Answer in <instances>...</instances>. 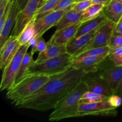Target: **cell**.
<instances>
[{
	"instance_id": "2",
	"label": "cell",
	"mask_w": 122,
	"mask_h": 122,
	"mask_svg": "<svg viewBox=\"0 0 122 122\" xmlns=\"http://www.w3.org/2000/svg\"><path fill=\"white\" fill-rule=\"evenodd\" d=\"M87 91L88 89L85 83L82 81L58 101L54 111L50 114L49 120L58 121L67 118L78 117L79 100L82 95Z\"/></svg>"
},
{
	"instance_id": "9",
	"label": "cell",
	"mask_w": 122,
	"mask_h": 122,
	"mask_svg": "<svg viewBox=\"0 0 122 122\" xmlns=\"http://www.w3.org/2000/svg\"><path fill=\"white\" fill-rule=\"evenodd\" d=\"M82 81L85 82L88 91L110 97L113 94V91L107 82L97 71L86 73Z\"/></svg>"
},
{
	"instance_id": "4",
	"label": "cell",
	"mask_w": 122,
	"mask_h": 122,
	"mask_svg": "<svg viewBox=\"0 0 122 122\" xmlns=\"http://www.w3.org/2000/svg\"><path fill=\"white\" fill-rule=\"evenodd\" d=\"M71 61L72 56L66 52L41 63L35 62L30 68L29 73L52 76L66 71L71 67Z\"/></svg>"
},
{
	"instance_id": "30",
	"label": "cell",
	"mask_w": 122,
	"mask_h": 122,
	"mask_svg": "<svg viewBox=\"0 0 122 122\" xmlns=\"http://www.w3.org/2000/svg\"><path fill=\"white\" fill-rule=\"evenodd\" d=\"M92 4V0H85V1H82L80 2H75V5H74L73 9L74 10L76 11L77 12H84L89 6Z\"/></svg>"
},
{
	"instance_id": "18",
	"label": "cell",
	"mask_w": 122,
	"mask_h": 122,
	"mask_svg": "<svg viewBox=\"0 0 122 122\" xmlns=\"http://www.w3.org/2000/svg\"><path fill=\"white\" fill-rule=\"evenodd\" d=\"M108 20H109L106 17L102 12V14L97 17L82 23L77 29L75 37H79L81 35L89 33L94 30L98 29Z\"/></svg>"
},
{
	"instance_id": "10",
	"label": "cell",
	"mask_w": 122,
	"mask_h": 122,
	"mask_svg": "<svg viewBox=\"0 0 122 122\" xmlns=\"http://www.w3.org/2000/svg\"><path fill=\"white\" fill-rule=\"evenodd\" d=\"M115 26V23L110 20H108L107 22L103 24L98 29L95 36L92 39L89 45L82 52L95 48L108 46V41L114 32Z\"/></svg>"
},
{
	"instance_id": "21",
	"label": "cell",
	"mask_w": 122,
	"mask_h": 122,
	"mask_svg": "<svg viewBox=\"0 0 122 122\" xmlns=\"http://www.w3.org/2000/svg\"><path fill=\"white\" fill-rule=\"evenodd\" d=\"M33 55L31 52H27L25 54L20 64L16 78L15 79L14 85L17 84L27 75L30 74L29 73V69L30 67L35 63V61L33 59Z\"/></svg>"
},
{
	"instance_id": "3",
	"label": "cell",
	"mask_w": 122,
	"mask_h": 122,
	"mask_svg": "<svg viewBox=\"0 0 122 122\" xmlns=\"http://www.w3.org/2000/svg\"><path fill=\"white\" fill-rule=\"evenodd\" d=\"M51 76L30 73L7 90L6 97L14 105L34 94L48 81Z\"/></svg>"
},
{
	"instance_id": "5",
	"label": "cell",
	"mask_w": 122,
	"mask_h": 122,
	"mask_svg": "<svg viewBox=\"0 0 122 122\" xmlns=\"http://www.w3.org/2000/svg\"><path fill=\"white\" fill-rule=\"evenodd\" d=\"M29 48V46L28 44L21 45L13 60L3 70L2 80L0 85V89L1 91L5 89L8 90L14 86L20 64Z\"/></svg>"
},
{
	"instance_id": "23",
	"label": "cell",
	"mask_w": 122,
	"mask_h": 122,
	"mask_svg": "<svg viewBox=\"0 0 122 122\" xmlns=\"http://www.w3.org/2000/svg\"><path fill=\"white\" fill-rule=\"evenodd\" d=\"M104 7L103 5L100 4H92L83 13L81 22H85L100 15L102 13Z\"/></svg>"
},
{
	"instance_id": "29",
	"label": "cell",
	"mask_w": 122,
	"mask_h": 122,
	"mask_svg": "<svg viewBox=\"0 0 122 122\" xmlns=\"http://www.w3.org/2000/svg\"><path fill=\"white\" fill-rule=\"evenodd\" d=\"M75 4V0H60L54 11L71 10Z\"/></svg>"
},
{
	"instance_id": "7",
	"label": "cell",
	"mask_w": 122,
	"mask_h": 122,
	"mask_svg": "<svg viewBox=\"0 0 122 122\" xmlns=\"http://www.w3.org/2000/svg\"><path fill=\"white\" fill-rule=\"evenodd\" d=\"M97 72L114 91L122 80V66H117L106 57L98 66Z\"/></svg>"
},
{
	"instance_id": "40",
	"label": "cell",
	"mask_w": 122,
	"mask_h": 122,
	"mask_svg": "<svg viewBox=\"0 0 122 122\" xmlns=\"http://www.w3.org/2000/svg\"><path fill=\"white\" fill-rule=\"evenodd\" d=\"M116 1H117V2H120V3L122 4V0H116Z\"/></svg>"
},
{
	"instance_id": "25",
	"label": "cell",
	"mask_w": 122,
	"mask_h": 122,
	"mask_svg": "<svg viewBox=\"0 0 122 122\" xmlns=\"http://www.w3.org/2000/svg\"><path fill=\"white\" fill-rule=\"evenodd\" d=\"M60 1V0H46L45 1L42 6L37 12L36 15L35 17V20H37L41 18L44 17L48 14L53 11Z\"/></svg>"
},
{
	"instance_id": "37",
	"label": "cell",
	"mask_w": 122,
	"mask_h": 122,
	"mask_svg": "<svg viewBox=\"0 0 122 122\" xmlns=\"http://www.w3.org/2000/svg\"><path fill=\"white\" fill-rule=\"evenodd\" d=\"M29 1L30 0H17L18 7H19L20 10H21L23 8H25L26 5L27 4V2Z\"/></svg>"
},
{
	"instance_id": "16",
	"label": "cell",
	"mask_w": 122,
	"mask_h": 122,
	"mask_svg": "<svg viewBox=\"0 0 122 122\" xmlns=\"http://www.w3.org/2000/svg\"><path fill=\"white\" fill-rule=\"evenodd\" d=\"M82 22H78L58 31H56L48 42L57 45H66L75 36Z\"/></svg>"
},
{
	"instance_id": "19",
	"label": "cell",
	"mask_w": 122,
	"mask_h": 122,
	"mask_svg": "<svg viewBox=\"0 0 122 122\" xmlns=\"http://www.w3.org/2000/svg\"><path fill=\"white\" fill-rule=\"evenodd\" d=\"M104 14L110 21L117 23L122 17V4L112 0L103 8Z\"/></svg>"
},
{
	"instance_id": "41",
	"label": "cell",
	"mask_w": 122,
	"mask_h": 122,
	"mask_svg": "<svg viewBox=\"0 0 122 122\" xmlns=\"http://www.w3.org/2000/svg\"><path fill=\"white\" fill-rule=\"evenodd\" d=\"M46 1V0H45V1Z\"/></svg>"
},
{
	"instance_id": "1",
	"label": "cell",
	"mask_w": 122,
	"mask_h": 122,
	"mask_svg": "<svg viewBox=\"0 0 122 122\" xmlns=\"http://www.w3.org/2000/svg\"><path fill=\"white\" fill-rule=\"evenodd\" d=\"M86 74L83 70L70 67L63 72L51 76L50 81L40 89L14 106L42 112L54 109L58 101L82 81Z\"/></svg>"
},
{
	"instance_id": "20",
	"label": "cell",
	"mask_w": 122,
	"mask_h": 122,
	"mask_svg": "<svg viewBox=\"0 0 122 122\" xmlns=\"http://www.w3.org/2000/svg\"><path fill=\"white\" fill-rule=\"evenodd\" d=\"M83 12L80 13L71 9L68 11L63 15L59 22L56 25V30L58 31L74 24L81 21Z\"/></svg>"
},
{
	"instance_id": "38",
	"label": "cell",
	"mask_w": 122,
	"mask_h": 122,
	"mask_svg": "<svg viewBox=\"0 0 122 122\" xmlns=\"http://www.w3.org/2000/svg\"><path fill=\"white\" fill-rule=\"evenodd\" d=\"M112 0H92V4H100L104 6L108 5Z\"/></svg>"
},
{
	"instance_id": "39",
	"label": "cell",
	"mask_w": 122,
	"mask_h": 122,
	"mask_svg": "<svg viewBox=\"0 0 122 122\" xmlns=\"http://www.w3.org/2000/svg\"><path fill=\"white\" fill-rule=\"evenodd\" d=\"M85 1V0H75V2H80V1Z\"/></svg>"
},
{
	"instance_id": "28",
	"label": "cell",
	"mask_w": 122,
	"mask_h": 122,
	"mask_svg": "<svg viewBox=\"0 0 122 122\" xmlns=\"http://www.w3.org/2000/svg\"><path fill=\"white\" fill-rule=\"evenodd\" d=\"M108 46L110 49H114L122 46V34L113 32L108 41Z\"/></svg>"
},
{
	"instance_id": "35",
	"label": "cell",
	"mask_w": 122,
	"mask_h": 122,
	"mask_svg": "<svg viewBox=\"0 0 122 122\" xmlns=\"http://www.w3.org/2000/svg\"><path fill=\"white\" fill-rule=\"evenodd\" d=\"M114 32L116 33L122 34V17L121 18L119 22L116 24V26L114 27Z\"/></svg>"
},
{
	"instance_id": "15",
	"label": "cell",
	"mask_w": 122,
	"mask_h": 122,
	"mask_svg": "<svg viewBox=\"0 0 122 122\" xmlns=\"http://www.w3.org/2000/svg\"><path fill=\"white\" fill-rule=\"evenodd\" d=\"M17 0H11V7L2 30L0 32V47H2L10 36L15 23L17 15L20 11Z\"/></svg>"
},
{
	"instance_id": "32",
	"label": "cell",
	"mask_w": 122,
	"mask_h": 122,
	"mask_svg": "<svg viewBox=\"0 0 122 122\" xmlns=\"http://www.w3.org/2000/svg\"><path fill=\"white\" fill-rule=\"evenodd\" d=\"M47 44L45 41V39L42 38V36L39 37L38 38V42H37V46H36V52H40L42 51H44L46 48Z\"/></svg>"
},
{
	"instance_id": "24",
	"label": "cell",
	"mask_w": 122,
	"mask_h": 122,
	"mask_svg": "<svg viewBox=\"0 0 122 122\" xmlns=\"http://www.w3.org/2000/svg\"><path fill=\"white\" fill-rule=\"evenodd\" d=\"M110 50V48L108 46L95 48L81 52L76 56L72 57V58H80L85 56H100V57H107L109 54Z\"/></svg>"
},
{
	"instance_id": "22",
	"label": "cell",
	"mask_w": 122,
	"mask_h": 122,
	"mask_svg": "<svg viewBox=\"0 0 122 122\" xmlns=\"http://www.w3.org/2000/svg\"><path fill=\"white\" fill-rule=\"evenodd\" d=\"M35 18H34L26 25L22 32L17 36L18 40L21 46L28 44L29 41L35 36Z\"/></svg>"
},
{
	"instance_id": "12",
	"label": "cell",
	"mask_w": 122,
	"mask_h": 122,
	"mask_svg": "<svg viewBox=\"0 0 122 122\" xmlns=\"http://www.w3.org/2000/svg\"><path fill=\"white\" fill-rule=\"evenodd\" d=\"M21 46L18 38L10 35L0 50V68L3 70L10 63Z\"/></svg>"
},
{
	"instance_id": "11",
	"label": "cell",
	"mask_w": 122,
	"mask_h": 122,
	"mask_svg": "<svg viewBox=\"0 0 122 122\" xmlns=\"http://www.w3.org/2000/svg\"><path fill=\"white\" fill-rule=\"evenodd\" d=\"M70 10L53 11L47 15L35 21V36L38 38L42 36L43 35L53 26H56L61 18L66 12Z\"/></svg>"
},
{
	"instance_id": "26",
	"label": "cell",
	"mask_w": 122,
	"mask_h": 122,
	"mask_svg": "<svg viewBox=\"0 0 122 122\" xmlns=\"http://www.w3.org/2000/svg\"><path fill=\"white\" fill-rule=\"evenodd\" d=\"M108 97L87 91L81 97L79 104H88L107 100Z\"/></svg>"
},
{
	"instance_id": "14",
	"label": "cell",
	"mask_w": 122,
	"mask_h": 122,
	"mask_svg": "<svg viewBox=\"0 0 122 122\" xmlns=\"http://www.w3.org/2000/svg\"><path fill=\"white\" fill-rule=\"evenodd\" d=\"M106 57L100 56H85L72 58L71 66L83 70L86 73L97 71L98 66Z\"/></svg>"
},
{
	"instance_id": "33",
	"label": "cell",
	"mask_w": 122,
	"mask_h": 122,
	"mask_svg": "<svg viewBox=\"0 0 122 122\" xmlns=\"http://www.w3.org/2000/svg\"><path fill=\"white\" fill-rule=\"evenodd\" d=\"M38 37L35 36L33 38H32L29 42H28V45L29 48H31L30 52H32V54H34L36 52V46H37V42H38Z\"/></svg>"
},
{
	"instance_id": "27",
	"label": "cell",
	"mask_w": 122,
	"mask_h": 122,
	"mask_svg": "<svg viewBox=\"0 0 122 122\" xmlns=\"http://www.w3.org/2000/svg\"><path fill=\"white\" fill-rule=\"evenodd\" d=\"M107 57L116 65L122 66V46L117 48L110 49Z\"/></svg>"
},
{
	"instance_id": "6",
	"label": "cell",
	"mask_w": 122,
	"mask_h": 122,
	"mask_svg": "<svg viewBox=\"0 0 122 122\" xmlns=\"http://www.w3.org/2000/svg\"><path fill=\"white\" fill-rule=\"evenodd\" d=\"M44 2L45 0H30L18 13L11 35L17 37L26 25L34 19Z\"/></svg>"
},
{
	"instance_id": "31",
	"label": "cell",
	"mask_w": 122,
	"mask_h": 122,
	"mask_svg": "<svg viewBox=\"0 0 122 122\" xmlns=\"http://www.w3.org/2000/svg\"><path fill=\"white\" fill-rule=\"evenodd\" d=\"M108 101L113 107L117 108L121 106L122 104V98L117 94H113L108 97Z\"/></svg>"
},
{
	"instance_id": "36",
	"label": "cell",
	"mask_w": 122,
	"mask_h": 122,
	"mask_svg": "<svg viewBox=\"0 0 122 122\" xmlns=\"http://www.w3.org/2000/svg\"><path fill=\"white\" fill-rule=\"evenodd\" d=\"M113 94H117L122 98V80L120 81L117 86L116 88V89L113 91Z\"/></svg>"
},
{
	"instance_id": "34",
	"label": "cell",
	"mask_w": 122,
	"mask_h": 122,
	"mask_svg": "<svg viewBox=\"0 0 122 122\" xmlns=\"http://www.w3.org/2000/svg\"><path fill=\"white\" fill-rule=\"evenodd\" d=\"M9 2L10 0H0V17L4 13Z\"/></svg>"
},
{
	"instance_id": "17",
	"label": "cell",
	"mask_w": 122,
	"mask_h": 122,
	"mask_svg": "<svg viewBox=\"0 0 122 122\" xmlns=\"http://www.w3.org/2000/svg\"><path fill=\"white\" fill-rule=\"evenodd\" d=\"M46 44V48L44 51L39 52L36 60L35 61L36 63H41L46 60L54 58L60 56L61 54L67 52L66 45H57L50 43L49 42H47Z\"/></svg>"
},
{
	"instance_id": "13",
	"label": "cell",
	"mask_w": 122,
	"mask_h": 122,
	"mask_svg": "<svg viewBox=\"0 0 122 122\" xmlns=\"http://www.w3.org/2000/svg\"><path fill=\"white\" fill-rule=\"evenodd\" d=\"M98 29L79 37H73L66 45L67 53L73 57L82 52L95 36Z\"/></svg>"
},
{
	"instance_id": "8",
	"label": "cell",
	"mask_w": 122,
	"mask_h": 122,
	"mask_svg": "<svg viewBox=\"0 0 122 122\" xmlns=\"http://www.w3.org/2000/svg\"><path fill=\"white\" fill-rule=\"evenodd\" d=\"M117 111L113 107L108 100L88 104H79L78 117L85 116H116Z\"/></svg>"
}]
</instances>
